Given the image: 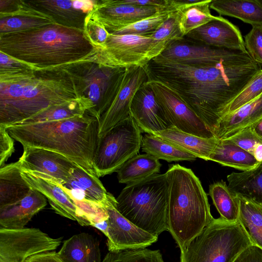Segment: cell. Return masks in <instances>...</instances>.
<instances>
[{
    "label": "cell",
    "instance_id": "cell-1",
    "mask_svg": "<svg viewBox=\"0 0 262 262\" xmlns=\"http://www.w3.org/2000/svg\"><path fill=\"white\" fill-rule=\"evenodd\" d=\"M145 68L148 79L171 89L214 135L229 104L261 70L254 61L200 67L156 58Z\"/></svg>",
    "mask_w": 262,
    "mask_h": 262
},
{
    "label": "cell",
    "instance_id": "cell-2",
    "mask_svg": "<svg viewBox=\"0 0 262 262\" xmlns=\"http://www.w3.org/2000/svg\"><path fill=\"white\" fill-rule=\"evenodd\" d=\"M0 125L17 124L52 107L82 100L64 69L1 73Z\"/></svg>",
    "mask_w": 262,
    "mask_h": 262
},
{
    "label": "cell",
    "instance_id": "cell-3",
    "mask_svg": "<svg viewBox=\"0 0 262 262\" xmlns=\"http://www.w3.org/2000/svg\"><path fill=\"white\" fill-rule=\"evenodd\" d=\"M0 50L35 70L62 68L89 59L98 51L84 30L56 23L1 34Z\"/></svg>",
    "mask_w": 262,
    "mask_h": 262
},
{
    "label": "cell",
    "instance_id": "cell-4",
    "mask_svg": "<svg viewBox=\"0 0 262 262\" xmlns=\"http://www.w3.org/2000/svg\"><path fill=\"white\" fill-rule=\"evenodd\" d=\"M5 128L23 147L60 154L97 176L94 160L99 140V121L88 113L63 120L15 124Z\"/></svg>",
    "mask_w": 262,
    "mask_h": 262
},
{
    "label": "cell",
    "instance_id": "cell-5",
    "mask_svg": "<svg viewBox=\"0 0 262 262\" xmlns=\"http://www.w3.org/2000/svg\"><path fill=\"white\" fill-rule=\"evenodd\" d=\"M168 231L183 250L213 219L206 193L191 169L179 164L165 173Z\"/></svg>",
    "mask_w": 262,
    "mask_h": 262
},
{
    "label": "cell",
    "instance_id": "cell-6",
    "mask_svg": "<svg viewBox=\"0 0 262 262\" xmlns=\"http://www.w3.org/2000/svg\"><path fill=\"white\" fill-rule=\"evenodd\" d=\"M116 201L118 211L139 228L157 236L168 231V184L165 173L127 184Z\"/></svg>",
    "mask_w": 262,
    "mask_h": 262
},
{
    "label": "cell",
    "instance_id": "cell-7",
    "mask_svg": "<svg viewBox=\"0 0 262 262\" xmlns=\"http://www.w3.org/2000/svg\"><path fill=\"white\" fill-rule=\"evenodd\" d=\"M253 245L238 221L213 218L202 231L181 251L180 262H233Z\"/></svg>",
    "mask_w": 262,
    "mask_h": 262
},
{
    "label": "cell",
    "instance_id": "cell-8",
    "mask_svg": "<svg viewBox=\"0 0 262 262\" xmlns=\"http://www.w3.org/2000/svg\"><path fill=\"white\" fill-rule=\"evenodd\" d=\"M141 130L130 115L99 139L94 160L97 177L117 171L138 155L141 147Z\"/></svg>",
    "mask_w": 262,
    "mask_h": 262
},
{
    "label": "cell",
    "instance_id": "cell-9",
    "mask_svg": "<svg viewBox=\"0 0 262 262\" xmlns=\"http://www.w3.org/2000/svg\"><path fill=\"white\" fill-rule=\"evenodd\" d=\"M168 44L150 35L109 33L98 57L103 64L114 68L146 66L159 56Z\"/></svg>",
    "mask_w": 262,
    "mask_h": 262
},
{
    "label": "cell",
    "instance_id": "cell-10",
    "mask_svg": "<svg viewBox=\"0 0 262 262\" xmlns=\"http://www.w3.org/2000/svg\"><path fill=\"white\" fill-rule=\"evenodd\" d=\"M158 59L192 66H214L221 62H251L247 51L229 50L198 43L183 37L169 42Z\"/></svg>",
    "mask_w": 262,
    "mask_h": 262
},
{
    "label": "cell",
    "instance_id": "cell-11",
    "mask_svg": "<svg viewBox=\"0 0 262 262\" xmlns=\"http://www.w3.org/2000/svg\"><path fill=\"white\" fill-rule=\"evenodd\" d=\"M62 239L51 237L38 228L0 227V262H26L34 255L56 250Z\"/></svg>",
    "mask_w": 262,
    "mask_h": 262
},
{
    "label": "cell",
    "instance_id": "cell-12",
    "mask_svg": "<svg viewBox=\"0 0 262 262\" xmlns=\"http://www.w3.org/2000/svg\"><path fill=\"white\" fill-rule=\"evenodd\" d=\"M157 102L166 118L178 129L203 138L215 137L200 118L171 89L163 83L148 79Z\"/></svg>",
    "mask_w": 262,
    "mask_h": 262
},
{
    "label": "cell",
    "instance_id": "cell-13",
    "mask_svg": "<svg viewBox=\"0 0 262 262\" xmlns=\"http://www.w3.org/2000/svg\"><path fill=\"white\" fill-rule=\"evenodd\" d=\"M103 206L108 214L105 235L109 251L146 248L158 241V236L139 228L118 211L116 199L111 193Z\"/></svg>",
    "mask_w": 262,
    "mask_h": 262
},
{
    "label": "cell",
    "instance_id": "cell-14",
    "mask_svg": "<svg viewBox=\"0 0 262 262\" xmlns=\"http://www.w3.org/2000/svg\"><path fill=\"white\" fill-rule=\"evenodd\" d=\"M148 80L145 66L125 68L119 89L107 110L99 120V138L130 116L134 97Z\"/></svg>",
    "mask_w": 262,
    "mask_h": 262
},
{
    "label": "cell",
    "instance_id": "cell-15",
    "mask_svg": "<svg viewBox=\"0 0 262 262\" xmlns=\"http://www.w3.org/2000/svg\"><path fill=\"white\" fill-rule=\"evenodd\" d=\"M21 176L30 187L41 193L56 213L76 221L81 226L91 223L74 203L69 191L54 179L41 173L21 169Z\"/></svg>",
    "mask_w": 262,
    "mask_h": 262
},
{
    "label": "cell",
    "instance_id": "cell-16",
    "mask_svg": "<svg viewBox=\"0 0 262 262\" xmlns=\"http://www.w3.org/2000/svg\"><path fill=\"white\" fill-rule=\"evenodd\" d=\"M161 8L132 5L123 0L95 1L89 14L111 33L148 17Z\"/></svg>",
    "mask_w": 262,
    "mask_h": 262
},
{
    "label": "cell",
    "instance_id": "cell-17",
    "mask_svg": "<svg viewBox=\"0 0 262 262\" xmlns=\"http://www.w3.org/2000/svg\"><path fill=\"white\" fill-rule=\"evenodd\" d=\"M18 161L22 170L45 174L63 185L78 165L56 152L36 147H23Z\"/></svg>",
    "mask_w": 262,
    "mask_h": 262
},
{
    "label": "cell",
    "instance_id": "cell-18",
    "mask_svg": "<svg viewBox=\"0 0 262 262\" xmlns=\"http://www.w3.org/2000/svg\"><path fill=\"white\" fill-rule=\"evenodd\" d=\"M194 42L221 49L247 51L238 28L227 19L215 16L184 36Z\"/></svg>",
    "mask_w": 262,
    "mask_h": 262
},
{
    "label": "cell",
    "instance_id": "cell-19",
    "mask_svg": "<svg viewBox=\"0 0 262 262\" xmlns=\"http://www.w3.org/2000/svg\"><path fill=\"white\" fill-rule=\"evenodd\" d=\"M130 115L141 131L145 133L152 134L173 127L166 118L146 82L134 97Z\"/></svg>",
    "mask_w": 262,
    "mask_h": 262
},
{
    "label": "cell",
    "instance_id": "cell-20",
    "mask_svg": "<svg viewBox=\"0 0 262 262\" xmlns=\"http://www.w3.org/2000/svg\"><path fill=\"white\" fill-rule=\"evenodd\" d=\"M46 205V198L32 188L28 195L21 201L0 207V227L24 228L33 216Z\"/></svg>",
    "mask_w": 262,
    "mask_h": 262
},
{
    "label": "cell",
    "instance_id": "cell-21",
    "mask_svg": "<svg viewBox=\"0 0 262 262\" xmlns=\"http://www.w3.org/2000/svg\"><path fill=\"white\" fill-rule=\"evenodd\" d=\"M262 120V94L221 120L214 134L219 139H228Z\"/></svg>",
    "mask_w": 262,
    "mask_h": 262
},
{
    "label": "cell",
    "instance_id": "cell-22",
    "mask_svg": "<svg viewBox=\"0 0 262 262\" xmlns=\"http://www.w3.org/2000/svg\"><path fill=\"white\" fill-rule=\"evenodd\" d=\"M62 185L76 199H86L103 205L111 194L106 190L98 177L90 174L78 165Z\"/></svg>",
    "mask_w": 262,
    "mask_h": 262
},
{
    "label": "cell",
    "instance_id": "cell-23",
    "mask_svg": "<svg viewBox=\"0 0 262 262\" xmlns=\"http://www.w3.org/2000/svg\"><path fill=\"white\" fill-rule=\"evenodd\" d=\"M30 8L43 13L57 24L84 30L87 14L75 10L72 1H24Z\"/></svg>",
    "mask_w": 262,
    "mask_h": 262
},
{
    "label": "cell",
    "instance_id": "cell-24",
    "mask_svg": "<svg viewBox=\"0 0 262 262\" xmlns=\"http://www.w3.org/2000/svg\"><path fill=\"white\" fill-rule=\"evenodd\" d=\"M57 253L64 262H101L99 241L88 233L75 234L64 241Z\"/></svg>",
    "mask_w": 262,
    "mask_h": 262
},
{
    "label": "cell",
    "instance_id": "cell-25",
    "mask_svg": "<svg viewBox=\"0 0 262 262\" xmlns=\"http://www.w3.org/2000/svg\"><path fill=\"white\" fill-rule=\"evenodd\" d=\"M152 135L166 140L181 149L206 161L214 149L219 139L199 137L181 131L174 127Z\"/></svg>",
    "mask_w": 262,
    "mask_h": 262
},
{
    "label": "cell",
    "instance_id": "cell-26",
    "mask_svg": "<svg viewBox=\"0 0 262 262\" xmlns=\"http://www.w3.org/2000/svg\"><path fill=\"white\" fill-rule=\"evenodd\" d=\"M31 189L21 176L18 161L0 168V207L21 201Z\"/></svg>",
    "mask_w": 262,
    "mask_h": 262
},
{
    "label": "cell",
    "instance_id": "cell-27",
    "mask_svg": "<svg viewBox=\"0 0 262 262\" xmlns=\"http://www.w3.org/2000/svg\"><path fill=\"white\" fill-rule=\"evenodd\" d=\"M212 0H175L176 13L184 37L190 31L213 19L210 5Z\"/></svg>",
    "mask_w": 262,
    "mask_h": 262
},
{
    "label": "cell",
    "instance_id": "cell-28",
    "mask_svg": "<svg viewBox=\"0 0 262 262\" xmlns=\"http://www.w3.org/2000/svg\"><path fill=\"white\" fill-rule=\"evenodd\" d=\"M209 160L242 171L252 169L259 163L253 155L229 139H219Z\"/></svg>",
    "mask_w": 262,
    "mask_h": 262
},
{
    "label": "cell",
    "instance_id": "cell-29",
    "mask_svg": "<svg viewBox=\"0 0 262 262\" xmlns=\"http://www.w3.org/2000/svg\"><path fill=\"white\" fill-rule=\"evenodd\" d=\"M228 187L240 195L262 205V162L255 168L242 172H232L227 176Z\"/></svg>",
    "mask_w": 262,
    "mask_h": 262
},
{
    "label": "cell",
    "instance_id": "cell-30",
    "mask_svg": "<svg viewBox=\"0 0 262 262\" xmlns=\"http://www.w3.org/2000/svg\"><path fill=\"white\" fill-rule=\"evenodd\" d=\"M210 8L220 15L238 18L252 26L262 25V7L257 0H212Z\"/></svg>",
    "mask_w": 262,
    "mask_h": 262
},
{
    "label": "cell",
    "instance_id": "cell-31",
    "mask_svg": "<svg viewBox=\"0 0 262 262\" xmlns=\"http://www.w3.org/2000/svg\"><path fill=\"white\" fill-rule=\"evenodd\" d=\"M12 14L1 17L0 34L26 31L55 23L49 16L24 4Z\"/></svg>",
    "mask_w": 262,
    "mask_h": 262
},
{
    "label": "cell",
    "instance_id": "cell-32",
    "mask_svg": "<svg viewBox=\"0 0 262 262\" xmlns=\"http://www.w3.org/2000/svg\"><path fill=\"white\" fill-rule=\"evenodd\" d=\"M162 165L159 160L150 155H137L126 162L117 171L120 183L129 184L160 172Z\"/></svg>",
    "mask_w": 262,
    "mask_h": 262
},
{
    "label": "cell",
    "instance_id": "cell-33",
    "mask_svg": "<svg viewBox=\"0 0 262 262\" xmlns=\"http://www.w3.org/2000/svg\"><path fill=\"white\" fill-rule=\"evenodd\" d=\"M236 195L239 204L238 221L246 229L252 244L262 249V205Z\"/></svg>",
    "mask_w": 262,
    "mask_h": 262
},
{
    "label": "cell",
    "instance_id": "cell-34",
    "mask_svg": "<svg viewBox=\"0 0 262 262\" xmlns=\"http://www.w3.org/2000/svg\"><path fill=\"white\" fill-rule=\"evenodd\" d=\"M141 148L143 152L157 158L170 162L193 161L196 157L175 145L152 134L142 136Z\"/></svg>",
    "mask_w": 262,
    "mask_h": 262
},
{
    "label": "cell",
    "instance_id": "cell-35",
    "mask_svg": "<svg viewBox=\"0 0 262 262\" xmlns=\"http://www.w3.org/2000/svg\"><path fill=\"white\" fill-rule=\"evenodd\" d=\"M209 195L221 218L229 222L238 221L239 201L225 181L221 180L210 185Z\"/></svg>",
    "mask_w": 262,
    "mask_h": 262
},
{
    "label": "cell",
    "instance_id": "cell-36",
    "mask_svg": "<svg viewBox=\"0 0 262 262\" xmlns=\"http://www.w3.org/2000/svg\"><path fill=\"white\" fill-rule=\"evenodd\" d=\"M176 10L175 0L168 6L162 8L155 14L114 32V34L150 35Z\"/></svg>",
    "mask_w": 262,
    "mask_h": 262
},
{
    "label": "cell",
    "instance_id": "cell-37",
    "mask_svg": "<svg viewBox=\"0 0 262 262\" xmlns=\"http://www.w3.org/2000/svg\"><path fill=\"white\" fill-rule=\"evenodd\" d=\"M101 262H165L159 250L146 248L109 251Z\"/></svg>",
    "mask_w": 262,
    "mask_h": 262
},
{
    "label": "cell",
    "instance_id": "cell-38",
    "mask_svg": "<svg viewBox=\"0 0 262 262\" xmlns=\"http://www.w3.org/2000/svg\"><path fill=\"white\" fill-rule=\"evenodd\" d=\"M261 94L262 69L252 78L240 93L233 99L228 105L225 116L234 112L239 108L256 99Z\"/></svg>",
    "mask_w": 262,
    "mask_h": 262
},
{
    "label": "cell",
    "instance_id": "cell-39",
    "mask_svg": "<svg viewBox=\"0 0 262 262\" xmlns=\"http://www.w3.org/2000/svg\"><path fill=\"white\" fill-rule=\"evenodd\" d=\"M150 35L154 39L168 44L173 40L184 37L179 25L176 10Z\"/></svg>",
    "mask_w": 262,
    "mask_h": 262
},
{
    "label": "cell",
    "instance_id": "cell-40",
    "mask_svg": "<svg viewBox=\"0 0 262 262\" xmlns=\"http://www.w3.org/2000/svg\"><path fill=\"white\" fill-rule=\"evenodd\" d=\"M246 51L251 58L262 66V25H254L244 36Z\"/></svg>",
    "mask_w": 262,
    "mask_h": 262
},
{
    "label": "cell",
    "instance_id": "cell-41",
    "mask_svg": "<svg viewBox=\"0 0 262 262\" xmlns=\"http://www.w3.org/2000/svg\"><path fill=\"white\" fill-rule=\"evenodd\" d=\"M84 31L89 40L98 49L102 48L109 34L103 26L89 14L85 19Z\"/></svg>",
    "mask_w": 262,
    "mask_h": 262
},
{
    "label": "cell",
    "instance_id": "cell-42",
    "mask_svg": "<svg viewBox=\"0 0 262 262\" xmlns=\"http://www.w3.org/2000/svg\"><path fill=\"white\" fill-rule=\"evenodd\" d=\"M234 144L253 155L256 146L262 144V140L252 127L243 129L228 139Z\"/></svg>",
    "mask_w": 262,
    "mask_h": 262
},
{
    "label": "cell",
    "instance_id": "cell-43",
    "mask_svg": "<svg viewBox=\"0 0 262 262\" xmlns=\"http://www.w3.org/2000/svg\"><path fill=\"white\" fill-rule=\"evenodd\" d=\"M14 151V139L6 128L0 125V168Z\"/></svg>",
    "mask_w": 262,
    "mask_h": 262
},
{
    "label": "cell",
    "instance_id": "cell-44",
    "mask_svg": "<svg viewBox=\"0 0 262 262\" xmlns=\"http://www.w3.org/2000/svg\"><path fill=\"white\" fill-rule=\"evenodd\" d=\"M0 58L1 73L20 72L33 69L29 66L1 52H0Z\"/></svg>",
    "mask_w": 262,
    "mask_h": 262
},
{
    "label": "cell",
    "instance_id": "cell-45",
    "mask_svg": "<svg viewBox=\"0 0 262 262\" xmlns=\"http://www.w3.org/2000/svg\"><path fill=\"white\" fill-rule=\"evenodd\" d=\"M233 262H262V249L251 245L243 250Z\"/></svg>",
    "mask_w": 262,
    "mask_h": 262
},
{
    "label": "cell",
    "instance_id": "cell-46",
    "mask_svg": "<svg viewBox=\"0 0 262 262\" xmlns=\"http://www.w3.org/2000/svg\"><path fill=\"white\" fill-rule=\"evenodd\" d=\"M26 262H64L62 260L57 252H47L34 255L28 258Z\"/></svg>",
    "mask_w": 262,
    "mask_h": 262
},
{
    "label": "cell",
    "instance_id": "cell-47",
    "mask_svg": "<svg viewBox=\"0 0 262 262\" xmlns=\"http://www.w3.org/2000/svg\"><path fill=\"white\" fill-rule=\"evenodd\" d=\"M73 7L77 10L82 11L89 14L94 9L95 1H72Z\"/></svg>",
    "mask_w": 262,
    "mask_h": 262
},
{
    "label": "cell",
    "instance_id": "cell-48",
    "mask_svg": "<svg viewBox=\"0 0 262 262\" xmlns=\"http://www.w3.org/2000/svg\"><path fill=\"white\" fill-rule=\"evenodd\" d=\"M253 155L258 162H262V144L256 146Z\"/></svg>",
    "mask_w": 262,
    "mask_h": 262
},
{
    "label": "cell",
    "instance_id": "cell-49",
    "mask_svg": "<svg viewBox=\"0 0 262 262\" xmlns=\"http://www.w3.org/2000/svg\"><path fill=\"white\" fill-rule=\"evenodd\" d=\"M257 135L262 140V120L251 126Z\"/></svg>",
    "mask_w": 262,
    "mask_h": 262
},
{
    "label": "cell",
    "instance_id": "cell-50",
    "mask_svg": "<svg viewBox=\"0 0 262 262\" xmlns=\"http://www.w3.org/2000/svg\"><path fill=\"white\" fill-rule=\"evenodd\" d=\"M257 2L262 7V0H257Z\"/></svg>",
    "mask_w": 262,
    "mask_h": 262
}]
</instances>
